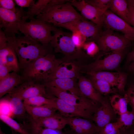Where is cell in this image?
<instances>
[{
  "label": "cell",
  "mask_w": 134,
  "mask_h": 134,
  "mask_svg": "<svg viewBox=\"0 0 134 134\" xmlns=\"http://www.w3.org/2000/svg\"><path fill=\"white\" fill-rule=\"evenodd\" d=\"M12 44L18 59L20 68L23 70L38 58L50 53L47 47L27 35L16 37Z\"/></svg>",
  "instance_id": "cell-1"
},
{
  "label": "cell",
  "mask_w": 134,
  "mask_h": 134,
  "mask_svg": "<svg viewBox=\"0 0 134 134\" xmlns=\"http://www.w3.org/2000/svg\"><path fill=\"white\" fill-rule=\"evenodd\" d=\"M36 18L52 24L55 27L76 20H87L70 2L55 5L37 15Z\"/></svg>",
  "instance_id": "cell-3"
},
{
  "label": "cell",
  "mask_w": 134,
  "mask_h": 134,
  "mask_svg": "<svg viewBox=\"0 0 134 134\" xmlns=\"http://www.w3.org/2000/svg\"><path fill=\"white\" fill-rule=\"evenodd\" d=\"M63 59V62L60 64L51 74L49 79L57 78L78 79L81 76V65L73 61L74 60L65 57Z\"/></svg>",
  "instance_id": "cell-13"
},
{
  "label": "cell",
  "mask_w": 134,
  "mask_h": 134,
  "mask_svg": "<svg viewBox=\"0 0 134 134\" xmlns=\"http://www.w3.org/2000/svg\"><path fill=\"white\" fill-rule=\"evenodd\" d=\"M63 60V59H56L54 54L50 53L40 57L23 70V78L25 80L42 82L43 84L47 82L51 74Z\"/></svg>",
  "instance_id": "cell-2"
},
{
  "label": "cell",
  "mask_w": 134,
  "mask_h": 134,
  "mask_svg": "<svg viewBox=\"0 0 134 134\" xmlns=\"http://www.w3.org/2000/svg\"><path fill=\"white\" fill-rule=\"evenodd\" d=\"M11 72L5 64H0V80L8 76Z\"/></svg>",
  "instance_id": "cell-42"
},
{
  "label": "cell",
  "mask_w": 134,
  "mask_h": 134,
  "mask_svg": "<svg viewBox=\"0 0 134 134\" xmlns=\"http://www.w3.org/2000/svg\"><path fill=\"white\" fill-rule=\"evenodd\" d=\"M134 60V49L129 53L127 55L126 59V63L130 64Z\"/></svg>",
  "instance_id": "cell-45"
},
{
  "label": "cell",
  "mask_w": 134,
  "mask_h": 134,
  "mask_svg": "<svg viewBox=\"0 0 134 134\" xmlns=\"http://www.w3.org/2000/svg\"><path fill=\"white\" fill-rule=\"evenodd\" d=\"M130 14V25L134 27V0H127Z\"/></svg>",
  "instance_id": "cell-41"
},
{
  "label": "cell",
  "mask_w": 134,
  "mask_h": 134,
  "mask_svg": "<svg viewBox=\"0 0 134 134\" xmlns=\"http://www.w3.org/2000/svg\"><path fill=\"white\" fill-rule=\"evenodd\" d=\"M72 32L71 37L73 43L78 49L82 50V47L87 40L86 37L78 31Z\"/></svg>",
  "instance_id": "cell-36"
},
{
  "label": "cell",
  "mask_w": 134,
  "mask_h": 134,
  "mask_svg": "<svg viewBox=\"0 0 134 134\" xmlns=\"http://www.w3.org/2000/svg\"><path fill=\"white\" fill-rule=\"evenodd\" d=\"M0 134H5L1 129H0Z\"/></svg>",
  "instance_id": "cell-50"
},
{
  "label": "cell",
  "mask_w": 134,
  "mask_h": 134,
  "mask_svg": "<svg viewBox=\"0 0 134 134\" xmlns=\"http://www.w3.org/2000/svg\"><path fill=\"white\" fill-rule=\"evenodd\" d=\"M29 116L38 125L54 130H61L68 123V117L57 114L47 117L38 119L33 118Z\"/></svg>",
  "instance_id": "cell-21"
},
{
  "label": "cell",
  "mask_w": 134,
  "mask_h": 134,
  "mask_svg": "<svg viewBox=\"0 0 134 134\" xmlns=\"http://www.w3.org/2000/svg\"><path fill=\"white\" fill-rule=\"evenodd\" d=\"M115 114L109 102L104 99L101 105L94 113L92 119L95 123L99 131L110 122Z\"/></svg>",
  "instance_id": "cell-17"
},
{
  "label": "cell",
  "mask_w": 134,
  "mask_h": 134,
  "mask_svg": "<svg viewBox=\"0 0 134 134\" xmlns=\"http://www.w3.org/2000/svg\"><path fill=\"white\" fill-rule=\"evenodd\" d=\"M15 3L21 8L28 7H30L35 3V1L32 0H14Z\"/></svg>",
  "instance_id": "cell-43"
},
{
  "label": "cell",
  "mask_w": 134,
  "mask_h": 134,
  "mask_svg": "<svg viewBox=\"0 0 134 134\" xmlns=\"http://www.w3.org/2000/svg\"><path fill=\"white\" fill-rule=\"evenodd\" d=\"M121 130L116 122H110L99 131L98 134H120Z\"/></svg>",
  "instance_id": "cell-34"
},
{
  "label": "cell",
  "mask_w": 134,
  "mask_h": 134,
  "mask_svg": "<svg viewBox=\"0 0 134 134\" xmlns=\"http://www.w3.org/2000/svg\"><path fill=\"white\" fill-rule=\"evenodd\" d=\"M72 32L78 31L85 35L87 38L94 41L98 35L100 29L91 21L76 20L70 22L58 25Z\"/></svg>",
  "instance_id": "cell-15"
},
{
  "label": "cell",
  "mask_w": 134,
  "mask_h": 134,
  "mask_svg": "<svg viewBox=\"0 0 134 134\" xmlns=\"http://www.w3.org/2000/svg\"><path fill=\"white\" fill-rule=\"evenodd\" d=\"M24 104L28 114L33 118H45L57 114L56 109L49 106H33Z\"/></svg>",
  "instance_id": "cell-24"
},
{
  "label": "cell",
  "mask_w": 134,
  "mask_h": 134,
  "mask_svg": "<svg viewBox=\"0 0 134 134\" xmlns=\"http://www.w3.org/2000/svg\"><path fill=\"white\" fill-rule=\"evenodd\" d=\"M50 0H38L34 3L26 12L23 16L21 22H25L28 19H31L40 14L50 1Z\"/></svg>",
  "instance_id": "cell-29"
},
{
  "label": "cell",
  "mask_w": 134,
  "mask_h": 134,
  "mask_svg": "<svg viewBox=\"0 0 134 134\" xmlns=\"http://www.w3.org/2000/svg\"><path fill=\"white\" fill-rule=\"evenodd\" d=\"M25 12L22 8H17L16 11L0 7V27L6 36L14 39L16 34H19L18 24L21 22Z\"/></svg>",
  "instance_id": "cell-8"
},
{
  "label": "cell",
  "mask_w": 134,
  "mask_h": 134,
  "mask_svg": "<svg viewBox=\"0 0 134 134\" xmlns=\"http://www.w3.org/2000/svg\"><path fill=\"white\" fill-rule=\"evenodd\" d=\"M85 1L95 7L107 10L109 7L111 0H86Z\"/></svg>",
  "instance_id": "cell-37"
},
{
  "label": "cell",
  "mask_w": 134,
  "mask_h": 134,
  "mask_svg": "<svg viewBox=\"0 0 134 134\" xmlns=\"http://www.w3.org/2000/svg\"><path fill=\"white\" fill-rule=\"evenodd\" d=\"M94 41L100 50L104 53L123 51L131 41L123 35L115 33L108 28L103 32H100Z\"/></svg>",
  "instance_id": "cell-6"
},
{
  "label": "cell",
  "mask_w": 134,
  "mask_h": 134,
  "mask_svg": "<svg viewBox=\"0 0 134 134\" xmlns=\"http://www.w3.org/2000/svg\"><path fill=\"white\" fill-rule=\"evenodd\" d=\"M28 125L30 134H62L60 130L46 128L40 126L28 117Z\"/></svg>",
  "instance_id": "cell-31"
},
{
  "label": "cell",
  "mask_w": 134,
  "mask_h": 134,
  "mask_svg": "<svg viewBox=\"0 0 134 134\" xmlns=\"http://www.w3.org/2000/svg\"><path fill=\"white\" fill-rule=\"evenodd\" d=\"M82 49L85 51L87 55L91 57L96 55L100 50L96 43L93 41L85 42Z\"/></svg>",
  "instance_id": "cell-35"
},
{
  "label": "cell",
  "mask_w": 134,
  "mask_h": 134,
  "mask_svg": "<svg viewBox=\"0 0 134 134\" xmlns=\"http://www.w3.org/2000/svg\"><path fill=\"white\" fill-rule=\"evenodd\" d=\"M125 94L128 103L131 105L132 110L134 112V83L129 86Z\"/></svg>",
  "instance_id": "cell-39"
},
{
  "label": "cell",
  "mask_w": 134,
  "mask_h": 134,
  "mask_svg": "<svg viewBox=\"0 0 134 134\" xmlns=\"http://www.w3.org/2000/svg\"><path fill=\"white\" fill-rule=\"evenodd\" d=\"M19 31L24 35L47 47L52 40L51 33L56 28L53 25L39 19L33 18L29 22H21L18 25Z\"/></svg>",
  "instance_id": "cell-4"
},
{
  "label": "cell",
  "mask_w": 134,
  "mask_h": 134,
  "mask_svg": "<svg viewBox=\"0 0 134 134\" xmlns=\"http://www.w3.org/2000/svg\"><path fill=\"white\" fill-rule=\"evenodd\" d=\"M76 79L69 78H51L43 84L45 86L54 87L79 97L81 95L76 82Z\"/></svg>",
  "instance_id": "cell-19"
},
{
  "label": "cell",
  "mask_w": 134,
  "mask_h": 134,
  "mask_svg": "<svg viewBox=\"0 0 134 134\" xmlns=\"http://www.w3.org/2000/svg\"><path fill=\"white\" fill-rule=\"evenodd\" d=\"M11 133L10 134H20L11 129Z\"/></svg>",
  "instance_id": "cell-49"
},
{
  "label": "cell",
  "mask_w": 134,
  "mask_h": 134,
  "mask_svg": "<svg viewBox=\"0 0 134 134\" xmlns=\"http://www.w3.org/2000/svg\"><path fill=\"white\" fill-rule=\"evenodd\" d=\"M23 82L17 72L13 71L6 77L0 80V98L11 92Z\"/></svg>",
  "instance_id": "cell-23"
},
{
  "label": "cell",
  "mask_w": 134,
  "mask_h": 134,
  "mask_svg": "<svg viewBox=\"0 0 134 134\" xmlns=\"http://www.w3.org/2000/svg\"><path fill=\"white\" fill-rule=\"evenodd\" d=\"M116 122L121 130H128L134 125V112L128 111L120 116Z\"/></svg>",
  "instance_id": "cell-32"
},
{
  "label": "cell",
  "mask_w": 134,
  "mask_h": 134,
  "mask_svg": "<svg viewBox=\"0 0 134 134\" xmlns=\"http://www.w3.org/2000/svg\"><path fill=\"white\" fill-rule=\"evenodd\" d=\"M131 127L128 130V134H134V127Z\"/></svg>",
  "instance_id": "cell-47"
},
{
  "label": "cell",
  "mask_w": 134,
  "mask_h": 134,
  "mask_svg": "<svg viewBox=\"0 0 134 134\" xmlns=\"http://www.w3.org/2000/svg\"><path fill=\"white\" fill-rule=\"evenodd\" d=\"M70 3L81 13L84 18L95 24L100 29L103 23V15L107 10L95 7L84 0H72Z\"/></svg>",
  "instance_id": "cell-12"
},
{
  "label": "cell",
  "mask_w": 134,
  "mask_h": 134,
  "mask_svg": "<svg viewBox=\"0 0 134 134\" xmlns=\"http://www.w3.org/2000/svg\"><path fill=\"white\" fill-rule=\"evenodd\" d=\"M10 93L17 96L23 100L37 96L45 97L47 95L44 84L30 80H25Z\"/></svg>",
  "instance_id": "cell-14"
},
{
  "label": "cell",
  "mask_w": 134,
  "mask_h": 134,
  "mask_svg": "<svg viewBox=\"0 0 134 134\" xmlns=\"http://www.w3.org/2000/svg\"><path fill=\"white\" fill-rule=\"evenodd\" d=\"M53 33L50 44L55 52L62 53L65 57L73 60L81 58L85 55L82 50L78 49L75 45L71 37V34L57 28Z\"/></svg>",
  "instance_id": "cell-5"
},
{
  "label": "cell",
  "mask_w": 134,
  "mask_h": 134,
  "mask_svg": "<svg viewBox=\"0 0 134 134\" xmlns=\"http://www.w3.org/2000/svg\"><path fill=\"white\" fill-rule=\"evenodd\" d=\"M89 79L95 89L101 95L115 93L118 90L116 88L104 80L96 79L91 76Z\"/></svg>",
  "instance_id": "cell-27"
},
{
  "label": "cell",
  "mask_w": 134,
  "mask_h": 134,
  "mask_svg": "<svg viewBox=\"0 0 134 134\" xmlns=\"http://www.w3.org/2000/svg\"><path fill=\"white\" fill-rule=\"evenodd\" d=\"M4 98L9 101L13 116L18 120L25 122L27 119V115L23 100L11 93Z\"/></svg>",
  "instance_id": "cell-22"
},
{
  "label": "cell",
  "mask_w": 134,
  "mask_h": 134,
  "mask_svg": "<svg viewBox=\"0 0 134 134\" xmlns=\"http://www.w3.org/2000/svg\"><path fill=\"white\" fill-rule=\"evenodd\" d=\"M13 40H10L9 46L5 55L6 61V65L11 72H18L19 69V63L17 56L12 46V42Z\"/></svg>",
  "instance_id": "cell-30"
},
{
  "label": "cell",
  "mask_w": 134,
  "mask_h": 134,
  "mask_svg": "<svg viewBox=\"0 0 134 134\" xmlns=\"http://www.w3.org/2000/svg\"><path fill=\"white\" fill-rule=\"evenodd\" d=\"M24 104L33 106H46L53 108L54 103L51 99L44 96H39L32 97L23 100Z\"/></svg>",
  "instance_id": "cell-33"
},
{
  "label": "cell",
  "mask_w": 134,
  "mask_h": 134,
  "mask_svg": "<svg viewBox=\"0 0 134 134\" xmlns=\"http://www.w3.org/2000/svg\"><path fill=\"white\" fill-rule=\"evenodd\" d=\"M68 125L75 134H98L96 124L83 118L68 117Z\"/></svg>",
  "instance_id": "cell-18"
},
{
  "label": "cell",
  "mask_w": 134,
  "mask_h": 134,
  "mask_svg": "<svg viewBox=\"0 0 134 134\" xmlns=\"http://www.w3.org/2000/svg\"><path fill=\"white\" fill-rule=\"evenodd\" d=\"M127 69L130 72L134 74V60L129 64L127 66Z\"/></svg>",
  "instance_id": "cell-46"
},
{
  "label": "cell",
  "mask_w": 134,
  "mask_h": 134,
  "mask_svg": "<svg viewBox=\"0 0 134 134\" xmlns=\"http://www.w3.org/2000/svg\"><path fill=\"white\" fill-rule=\"evenodd\" d=\"M15 2L14 0H0V7L3 8L15 11L17 8L15 7Z\"/></svg>",
  "instance_id": "cell-40"
},
{
  "label": "cell",
  "mask_w": 134,
  "mask_h": 134,
  "mask_svg": "<svg viewBox=\"0 0 134 134\" xmlns=\"http://www.w3.org/2000/svg\"><path fill=\"white\" fill-rule=\"evenodd\" d=\"M109 8L112 12L130 25L127 0H111Z\"/></svg>",
  "instance_id": "cell-25"
},
{
  "label": "cell",
  "mask_w": 134,
  "mask_h": 134,
  "mask_svg": "<svg viewBox=\"0 0 134 134\" xmlns=\"http://www.w3.org/2000/svg\"><path fill=\"white\" fill-rule=\"evenodd\" d=\"M45 87L47 93L69 104L89 111L93 114L100 105L85 97L78 96L54 87Z\"/></svg>",
  "instance_id": "cell-9"
},
{
  "label": "cell",
  "mask_w": 134,
  "mask_h": 134,
  "mask_svg": "<svg viewBox=\"0 0 134 134\" xmlns=\"http://www.w3.org/2000/svg\"><path fill=\"white\" fill-rule=\"evenodd\" d=\"M128 130H122L120 134H128Z\"/></svg>",
  "instance_id": "cell-48"
},
{
  "label": "cell",
  "mask_w": 134,
  "mask_h": 134,
  "mask_svg": "<svg viewBox=\"0 0 134 134\" xmlns=\"http://www.w3.org/2000/svg\"><path fill=\"white\" fill-rule=\"evenodd\" d=\"M110 103L115 114L119 116L128 111V101L126 94L124 96L115 94L110 99Z\"/></svg>",
  "instance_id": "cell-26"
},
{
  "label": "cell",
  "mask_w": 134,
  "mask_h": 134,
  "mask_svg": "<svg viewBox=\"0 0 134 134\" xmlns=\"http://www.w3.org/2000/svg\"><path fill=\"white\" fill-rule=\"evenodd\" d=\"M78 79V86L82 96L101 105L104 99L95 89L90 80L81 76Z\"/></svg>",
  "instance_id": "cell-20"
},
{
  "label": "cell",
  "mask_w": 134,
  "mask_h": 134,
  "mask_svg": "<svg viewBox=\"0 0 134 134\" xmlns=\"http://www.w3.org/2000/svg\"><path fill=\"white\" fill-rule=\"evenodd\" d=\"M1 120L10 128L11 129L20 134H30L27 123H19L11 117L0 115Z\"/></svg>",
  "instance_id": "cell-28"
},
{
  "label": "cell",
  "mask_w": 134,
  "mask_h": 134,
  "mask_svg": "<svg viewBox=\"0 0 134 134\" xmlns=\"http://www.w3.org/2000/svg\"><path fill=\"white\" fill-rule=\"evenodd\" d=\"M71 1L67 0H50L41 13L55 5L67 2H70Z\"/></svg>",
  "instance_id": "cell-44"
},
{
  "label": "cell",
  "mask_w": 134,
  "mask_h": 134,
  "mask_svg": "<svg viewBox=\"0 0 134 134\" xmlns=\"http://www.w3.org/2000/svg\"><path fill=\"white\" fill-rule=\"evenodd\" d=\"M90 76L97 79L105 81L116 88L121 93L125 92L127 74L120 71L112 72L102 71L85 73Z\"/></svg>",
  "instance_id": "cell-16"
},
{
  "label": "cell",
  "mask_w": 134,
  "mask_h": 134,
  "mask_svg": "<svg viewBox=\"0 0 134 134\" xmlns=\"http://www.w3.org/2000/svg\"><path fill=\"white\" fill-rule=\"evenodd\" d=\"M46 97L53 101L54 108L60 114L67 117H78L92 119L93 114L88 111L69 104L50 94L47 93Z\"/></svg>",
  "instance_id": "cell-11"
},
{
  "label": "cell",
  "mask_w": 134,
  "mask_h": 134,
  "mask_svg": "<svg viewBox=\"0 0 134 134\" xmlns=\"http://www.w3.org/2000/svg\"><path fill=\"white\" fill-rule=\"evenodd\" d=\"M102 21L107 28L122 33L131 41L134 40V27L131 26L110 10L107 9L105 12Z\"/></svg>",
  "instance_id": "cell-10"
},
{
  "label": "cell",
  "mask_w": 134,
  "mask_h": 134,
  "mask_svg": "<svg viewBox=\"0 0 134 134\" xmlns=\"http://www.w3.org/2000/svg\"><path fill=\"white\" fill-rule=\"evenodd\" d=\"M0 115L11 117L13 116L9 101L4 98H1L0 103Z\"/></svg>",
  "instance_id": "cell-38"
},
{
  "label": "cell",
  "mask_w": 134,
  "mask_h": 134,
  "mask_svg": "<svg viewBox=\"0 0 134 134\" xmlns=\"http://www.w3.org/2000/svg\"><path fill=\"white\" fill-rule=\"evenodd\" d=\"M123 51L111 52L102 55L93 62L81 65V72L85 73L115 70L119 67L122 60Z\"/></svg>",
  "instance_id": "cell-7"
}]
</instances>
